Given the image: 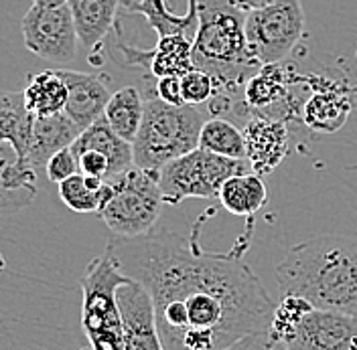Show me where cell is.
<instances>
[{
  "label": "cell",
  "instance_id": "836d02e7",
  "mask_svg": "<svg viewBox=\"0 0 357 350\" xmlns=\"http://www.w3.org/2000/svg\"><path fill=\"white\" fill-rule=\"evenodd\" d=\"M274 0H236V4L244 10V13H250V10H256V8H262V6H268L272 4Z\"/></svg>",
  "mask_w": 357,
  "mask_h": 350
},
{
  "label": "cell",
  "instance_id": "4316f807",
  "mask_svg": "<svg viewBox=\"0 0 357 350\" xmlns=\"http://www.w3.org/2000/svg\"><path fill=\"white\" fill-rule=\"evenodd\" d=\"M106 180L82 173L59 182V198L73 213H98L104 200Z\"/></svg>",
  "mask_w": 357,
  "mask_h": 350
},
{
  "label": "cell",
  "instance_id": "5b68a950",
  "mask_svg": "<svg viewBox=\"0 0 357 350\" xmlns=\"http://www.w3.org/2000/svg\"><path fill=\"white\" fill-rule=\"evenodd\" d=\"M162 205L165 200L156 173L132 166L130 170L106 180L98 215L114 237L132 239L155 231Z\"/></svg>",
  "mask_w": 357,
  "mask_h": 350
},
{
  "label": "cell",
  "instance_id": "83f0119b",
  "mask_svg": "<svg viewBox=\"0 0 357 350\" xmlns=\"http://www.w3.org/2000/svg\"><path fill=\"white\" fill-rule=\"evenodd\" d=\"M314 308L311 302H307L305 298L301 296H280V302L274 308V314H272V320H270V326L268 332L280 340V342H289L294 334L296 326L301 324L303 316Z\"/></svg>",
  "mask_w": 357,
  "mask_h": 350
},
{
  "label": "cell",
  "instance_id": "6da1fadb",
  "mask_svg": "<svg viewBox=\"0 0 357 350\" xmlns=\"http://www.w3.org/2000/svg\"><path fill=\"white\" fill-rule=\"evenodd\" d=\"M252 229L254 217L229 253L205 251L199 225L189 239L153 231L108 241L106 251L122 273L149 289L165 350H223L268 330L276 304L242 260Z\"/></svg>",
  "mask_w": 357,
  "mask_h": 350
},
{
  "label": "cell",
  "instance_id": "d6986e66",
  "mask_svg": "<svg viewBox=\"0 0 357 350\" xmlns=\"http://www.w3.org/2000/svg\"><path fill=\"white\" fill-rule=\"evenodd\" d=\"M77 39L89 51H96L116 26L122 0H69Z\"/></svg>",
  "mask_w": 357,
  "mask_h": 350
},
{
  "label": "cell",
  "instance_id": "ffe728a7",
  "mask_svg": "<svg viewBox=\"0 0 357 350\" xmlns=\"http://www.w3.org/2000/svg\"><path fill=\"white\" fill-rule=\"evenodd\" d=\"M71 150L75 156L84 150H98L104 154L110 160V178L122 175L134 166L132 144L122 140L112 130L104 116L77 136V140L71 144Z\"/></svg>",
  "mask_w": 357,
  "mask_h": 350
},
{
  "label": "cell",
  "instance_id": "1f68e13d",
  "mask_svg": "<svg viewBox=\"0 0 357 350\" xmlns=\"http://www.w3.org/2000/svg\"><path fill=\"white\" fill-rule=\"evenodd\" d=\"M77 164H79V173L86 176H98L108 180L110 178V160L98 150H84L77 156Z\"/></svg>",
  "mask_w": 357,
  "mask_h": 350
},
{
  "label": "cell",
  "instance_id": "484cf974",
  "mask_svg": "<svg viewBox=\"0 0 357 350\" xmlns=\"http://www.w3.org/2000/svg\"><path fill=\"white\" fill-rule=\"evenodd\" d=\"M138 13L146 17L149 24L158 33V37L173 35V33H187L189 37H195L197 31V0H189L187 15L178 17L169 10L165 0H142L138 6Z\"/></svg>",
  "mask_w": 357,
  "mask_h": 350
},
{
  "label": "cell",
  "instance_id": "603a6c76",
  "mask_svg": "<svg viewBox=\"0 0 357 350\" xmlns=\"http://www.w3.org/2000/svg\"><path fill=\"white\" fill-rule=\"evenodd\" d=\"M35 116L24 108L22 91H0V142L13 144V148L26 162Z\"/></svg>",
  "mask_w": 357,
  "mask_h": 350
},
{
  "label": "cell",
  "instance_id": "7402d4cb",
  "mask_svg": "<svg viewBox=\"0 0 357 350\" xmlns=\"http://www.w3.org/2000/svg\"><path fill=\"white\" fill-rule=\"evenodd\" d=\"M218 198L227 213L252 219L264 207L268 191L262 176L256 173H245L227 178L220 189Z\"/></svg>",
  "mask_w": 357,
  "mask_h": 350
},
{
  "label": "cell",
  "instance_id": "4fadbf2b",
  "mask_svg": "<svg viewBox=\"0 0 357 350\" xmlns=\"http://www.w3.org/2000/svg\"><path fill=\"white\" fill-rule=\"evenodd\" d=\"M244 144L245 160L252 166V173L264 176L274 173L289 154V128L280 120L252 116L245 126Z\"/></svg>",
  "mask_w": 357,
  "mask_h": 350
},
{
  "label": "cell",
  "instance_id": "9c48e42d",
  "mask_svg": "<svg viewBox=\"0 0 357 350\" xmlns=\"http://www.w3.org/2000/svg\"><path fill=\"white\" fill-rule=\"evenodd\" d=\"M21 33L24 47L49 63L66 65L77 51V31L69 4L59 8L31 6L22 17Z\"/></svg>",
  "mask_w": 357,
  "mask_h": 350
},
{
  "label": "cell",
  "instance_id": "8992f818",
  "mask_svg": "<svg viewBox=\"0 0 357 350\" xmlns=\"http://www.w3.org/2000/svg\"><path fill=\"white\" fill-rule=\"evenodd\" d=\"M128 280L108 251L93 257L82 276V328L91 350H126L116 289Z\"/></svg>",
  "mask_w": 357,
  "mask_h": 350
},
{
  "label": "cell",
  "instance_id": "f546056e",
  "mask_svg": "<svg viewBox=\"0 0 357 350\" xmlns=\"http://www.w3.org/2000/svg\"><path fill=\"white\" fill-rule=\"evenodd\" d=\"M45 173H47V178L51 182H57V184L63 182L69 176L77 175L79 173V164H77V158H75V154L71 150V146L59 150L57 154H53L49 158L47 166H45Z\"/></svg>",
  "mask_w": 357,
  "mask_h": 350
},
{
  "label": "cell",
  "instance_id": "2e32d148",
  "mask_svg": "<svg viewBox=\"0 0 357 350\" xmlns=\"http://www.w3.org/2000/svg\"><path fill=\"white\" fill-rule=\"evenodd\" d=\"M37 198V170L24 162L13 144L0 142V211L13 213Z\"/></svg>",
  "mask_w": 357,
  "mask_h": 350
},
{
  "label": "cell",
  "instance_id": "d590c367",
  "mask_svg": "<svg viewBox=\"0 0 357 350\" xmlns=\"http://www.w3.org/2000/svg\"><path fill=\"white\" fill-rule=\"evenodd\" d=\"M140 2H142V0H122V6H124L128 13H138Z\"/></svg>",
  "mask_w": 357,
  "mask_h": 350
},
{
  "label": "cell",
  "instance_id": "4dcf8cb0",
  "mask_svg": "<svg viewBox=\"0 0 357 350\" xmlns=\"http://www.w3.org/2000/svg\"><path fill=\"white\" fill-rule=\"evenodd\" d=\"M223 350H290L284 342L276 340L268 330L260 332H252L244 338H240L238 342H234L231 347Z\"/></svg>",
  "mask_w": 357,
  "mask_h": 350
},
{
  "label": "cell",
  "instance_id": "30bf717a",
  "mask_svg": "<svg viewBox=\"0 0 357 350\" xmlns=\"http://www.w3.org/2000/svg\"><path fill=\"white\" fill-rule=\"evenodd\" d=\"M116 302L122 316L124 349L165 350L162 338L156 328L155 304L149 289L136 280H126L116 289Z\"/></svg>",
  "mask_w": 357,
  "mask_h": 350
},
{
  "label": "cell",
  "instance_id": "e575fe53",
  "mask_svg": "<svg viewBox=\"0 0 357 350\" xmlns=\"http://www.w3.org/2000/svg\"><path fill=\"white\" fill-rule=\"evenodd\" d=\"M69 0H33L35 6H41V8H59V6H66Z\"/></svg>",
  "mask_w": 357,
  "mask_h": 350
},
{
  "label": "cell",
  "instance_id": "cb8c5ba5",
  "mask_svg": "<svg viewBox=\"0 0 357 350\" xmlns=\"http://www.w3.org/2000/svg\"><path fill=\"white\" fill-rule=\"evenodd\" d=\"M142 116H144V97L132 86L114 91L106 110H104V118H106L108 126L122 140H126L130 144L140 130Z\"/></svg>",
  "mask_w": 357,
  "mask_h": 350
},
{
  "label": "cell",
  "instance_id": "f1b7e54d",
  "mask_svg": "<svg viewBox=\"0 0 357 350\" xmlns=\"http://www.w3.org/2000/svg\"><path fill=\"white\" fill-rule=\"evenodd\" d=\"M181 91H183V102L189 106H203L209 104L215 95H220V86L218 81L201 71V69H191L181 77Z\"/></svg>",
  "mask_w": 357,
  "mask_h": 350
},
{
  "label": "cell",
  "instance_id": "e0dca14e",
  "mask_svg": "<svg viewBox=\"0 0 357 350\" xmlns=\"http://www.w3.org/2000/svg\"><path fill=\"white\" fill-rule=\"evenodd\" d=\"M82 130L71 122V118L66 111L45 116V118H35L33 130H31V142L26 150V162L33 170H39L47 166L49 158L57 154L63 148H69Z\"/></svg>",
  "mask_w": 357,
  "mask_h": 350
},
{
  "label": "cell",
  "instance_id": "5bb4252c",
  "mask_svg": "<svg viewBox=\"0 0 357 350\" xmlns=\"http://www.w3.org/2000/svg\"><path fill=\"white\" fill-rule=\"evenodd\" d=\"M120 49L128 65L146 67L156 79L183 77L185 73L195 69L191 55L193 37H189L187 33H173V35L158 37V43L153 51H140L128 45H122Z\"/></svg>",
  "mask_w": 357,
  "mask_h": 350
},
{
  "label": "cell",
  "instance_id": "44dd1931",
  "mask_svg": "<svg viewBox=\"0 0 357 350\" xmlns=\"http://www.w3.org/2000/svg\"><path fill=\"white\" fill-rule=\"evenodd\" d=\"M69 89L59 69H47L41 73H31L29 83L22 89L24 108L35 118L53 116L66 110Z\"/></svg>",
  "mask_w": 357,
  "mask_h": 350
},
{
  "label": "cell",
  "instance_id": "52a82bcc",
  "mask_svg": "<svg viewBox=\"0 0 357 350\" xmlns=\"http://www.w3.org/2000/svg\"><path fill=\"white\" fill-rule=\"evenodd\" d=\"M245 173H252L248 160H234L197 148L167 162L156 178L165 205L175 207L187 198H218L227 178Z\"/></svg>",
  "mask_w": 357,
  "mask_h": 350
},
{
  "label": "cell",
  "instance_id": "8d00e7d4",
  "mask_svg": "<svg viewBox=\"0 0 357 350\" xmlns=\"http://www.w3.org/2000/svg\"><path fill=\"white\" fill-rule=\"evenodd\" d=\"M349 350H357V334L351 338V342H349Z\"/></svg>",
  "mask_w": 357,
  "mask_h": 350
},
{
  "label": "cell",
  "instance_id": "7a4b0ae2",
  "mask_svg": "<svg viewBox=\"0 0 357 350\" xmlns=\"http://www.w3.org/2000/svg\"><path fill=\"white\" fill-rule=\"evenodd\" d=\"M280 296L357 318V239L321 233L290 247L276 267Z\"/></svg>",
  "mask_w": 357,
  "mask_h": 350
},
{
  "label": "cell",
  "instance_id": "ac0fdd59",
  "mask_svg": "<svg viewBox=\"0 0 357 350\" xmlns=\"http://www.w3.org/2000/svg\"><path fill=\"white\" fill-rule=\"evenodd\" d=\"M321 89H317L307 104L303 106L301 120L307 128L314 132H337L349 118L354 102L349 97V91L345 88L335 86L333 81L323 79Z\"/></svg>",
  "mask_w": 357,
  "mask_h": 350
},
{
  "label": "cell",
  "instance_id": "3957f363",
  "mask_svg": "<svg viewBox=\"0 0 357 350\" xmlns=\"http://www.w3.org/2000/svg\"><path fill=\"white\" fill-rule=\"evenodd\" d=\"M197 21L191 49L195 69L218 81L220 95L244 97L248 79L262 67L248 53L245 13L236 0H197Z\"/></svg>",
  "mask_w": 357,
  "mask_h": 350
},
{
  "label": "cell",
  "instance_id": "d6a6232c",
  "mask_svg": "<svg viewBox=\"0 0 357 350\" xmlns=\"http://www.w3.org/2000/svg\"><path fill=\"white\" fill-rule=\"evenodd\" d=\"M156 95L171 104V106H185L183 91H181V77H160L156 79Z\"/></svg>",
  "mask_w": 357,
  "mask_h": 350
},
{
  "label": "cell",
  "instance_id": "d4e9b609",
  "mask_svg": "<svg viewBox=\"0 0 357 350\" xmlns=\"http://www.w3.org/2000/svg\"><path fill=\"white\" fill-rule=\"evenodd\" d=\"M199 148L234 160H245L244 132L229 120L213 116L205 120L199 134Z\"/></svg>",
  "mask_w": 357,
  "mask_h": 350
},
{
  "label": "cell",
  "instance_id": "ba28073f",
  "mask_svg": "<svg viewBox=\"0 0 357 350\" xmlns=\"http://www.w3.org/2000/svg\"><path fill=\"white\" fill-rule=\"evenodd\" d=\"M248 53L260 65L280 63L298 45L305 33L301 0H274L272 4L245 13Z\"/></svg>",
  "mask_w": 357,
  "mask_h": 350
},
{
  "label": "cell",
  "instance_id": "7c38bea8",
  "mask_svg": "<svg viewBox=\"0 0 357 350\" xmlns=\"http://www.w3.org/2000/svg\"><path fill=\"white\" fill-rule=\"evenodd\" d=\"M244 108L252 116H262L284 122L296 111V102L289 93L287 69L280 63L262 65L260 71L248 79L244 88Z\"/></svg>",
  "mask_w": 357,
  "mask_h": 350
},
{
  "label": "cell",
  "instance_id": "9a60e30c",
  "mask_svg": "<svg viewBox=\"0 0 357 350\" xmlns=\"http://www.w3.org/2000/svg\"><path fill=\"white\" fill-rule=\"evenodd\" d=\"M59 73L66 79L67 89H69V97H67V106L63 111L71 118V122L84 132L96 120L104 116L112 93L100 75L71 71V69H59Z\"/></svg>",
  "mask_w": 357,
  "mask_h": 350
},
{
  "label": "cell",
  "instance_id": "277c9868",
  "mask_svg": "<svg viewBox=\"0 0 357 350\" xmlns=\"http://www.w3.org/2000/svg\"><path fill=\"white\" fill-rule=\"evenodd\" d=\"M205 124L201 106H171L158 95L144 97V116L132 142L134 166L158 173L167 162L199 148Z\"/></svg>",
  "mask_w": 357,
  "mask_h": 350
},
{
  "label": "cell",
  "instance_id": "8fae6325",
  "mask_svg": "<svg viewBox=\"0 0 357 350\" xmlns=\"http://www.w3.org/2000/svg\"><path fill=\"white\" fill-rule=\"evenodd\" d=\"M356 334V316L311 308L287 347L290 350H349V342Z\"/></svg>",
  "mask_w": 357,
  "mask_h": 350
}]
</instances>
